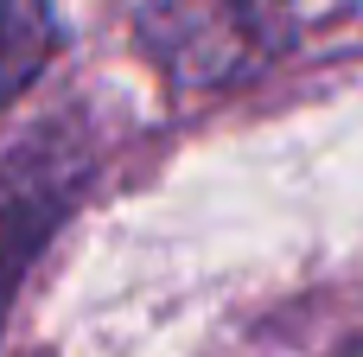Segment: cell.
Listing matches in <instances>:
<instances>
[{"mask_svg":"<svg viewBox=\"0 0 363 357\" xmlns=\"http://www.w3.org/2000/svg\"><path fill=\"white\" fill-rule=\"evenodd\" d=\"M140 32L185 83H230L287 45V0H147Z\"/></svg>","mask_w":363,"mask_h":357,"instance_id":"6da1fadb","label":"cell"},{"mask_svg":"<svg viewBox=\"0 0 363 357\" xmlns=\"http://www.w3.org/2000/svg\"><path fill=\"white\" fill-rule=\"evenodd\" d=\"M57 51V19L51 0H0V102L32 89V77Z\"/></svg>","mask_w":363,"mask_h":357,"instance_id":"7a4b0ae2","label":"cell"}]
</instances>
